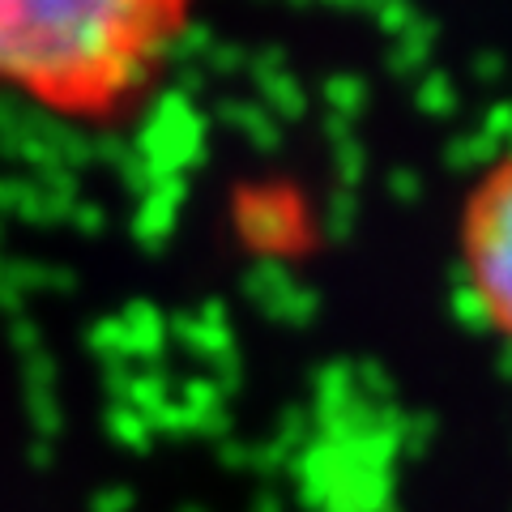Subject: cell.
I'll use <instances>...</instances> for the list:
<instances>
[{"instance_id": "cell-2", "label": "cell", "mask_w": 512, "mask_h": 512, "mask_svg": "<svg viewBox=\"0 0 512 512\" xmlns=\"http://www.w3.org/2000/svg\"><path fill=\"white\" fill-rule=\"evenodd\" d=\"M457 269L478 320L512 346V146L495 154L461 197Z\"/></svg>"}, {"instance_id": "cell-1", "label": "cell", "mask_w": 512, "mask_h": 512, "mask_svg": "<svg viewBox=\"0 0 512 512\" xmlns=\"http://www.w3.org/2000/svg\"><path fill=\"white\" fill-rule=\"evenodd\" d=\"M197 0H0V90L64 124L137 116L184 47Z\"/></svg>"}]
</instances>
